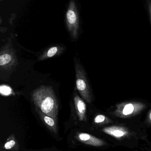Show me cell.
<instances>
[{
	"mask_svg": "<svg viewBox=\"0 0 151 151\" xmlns=\"http://www.w3.org/2000/svg\"><path fill=\"white\" fill-rule=\"evenodd\" d=\"M66 27L70 36L73 40L78 38L79 29V19L77 6L74 0L69 3L66 15Z\"/></svg>",
	"mask_w": 151,
	"mask_h": 151,
	"instance_id": "4",
	"label": "cell"
},
{
	"mask_svg": "<svg viewBox=\"0 0 151 151\" xmlns=\"http://www.w3.org/2000/svg\"><path fill=\"white\" fill-rule=\"evenodd\" d=\"M65 47L60 45L51 46L45 50L38 58L39 62L47 60L61 55L64 50Z\"/></svg>",
	"mask_w": 151,
	"mask_h": 151,
	"instance_id": "10",
	"label": "cell"
},
{
	"mask_svg": "<svg viewBox=\"0 0 151 151\" xmlns=\"http://www.w3.org/2000/svg\"><path fill=\"white\" fill-rule=\"evenodd\" d=\"M75 138L85 144L95 147H101L106 144L103 140L87 133H78L76 134Z\"/></svg>",
	"mask_w": 151,
	"mask_h": 151,
	"instance_id": "7",
	"label": "cell"
},
{
	"mask_svg": "<svg viewBox=\"0 0 151 151\" xmlns=\"http://www.w3.org/2000/svg\"><path fill=\"white\" fill-rule=\"evenodd\" d=\"M146 106L142 102H125L117 104L112 115L121 119H127L139 114L146 108Z\"/></svg>",
	"mask_w": 151,
	"mask_h": 151,
	"instance_id": "3",
	"label": "cell"
},
{
	"mask_svg": "<svg viewBox=\"0 0 151 151\" xmlns=\"http://www.w3.org/2000/svg\"><path fill=\"white\" fill-rule=\"evenodd\" d=\"M146 121L147 124L151 125V109L150 111H149L148 115H147Z\"/></svg>",
	"mask_w": 151,
	"mask_h": 151,
	"instance_id": "15",
	"label": "cell"
},
{
	"mask_svg": "<svg viewBox=\"0 0 151 151\" xmlns=\"http://www.w3.org/2000/svg\"><path fill=\"white\" fill-rule=\"evenodd\" d=\"M18 64L16 51L11 41L8 42L1 48L0 52V67L3 70H10Z\"/></svg>",
	"mask_w": 151,
	"mask_h": 151,
	"instance_id": "5",
	"label": "cell"
},
{
	"mask_svg": "<svg viewBox=\"0 0 151 151\" xmlns=\"http://www.w3.org/2000/svg\"><path fill=\"white\" fill-rule=\"evenodd\" d=\"M1 88H3V90L1 89V94L4 95H8L10 94L11 89L9 87H7L6 86H1Z\"/></svg>",
	"mask_w": 151,
	"mask_h": 151,
	"instance_id": "14",
	"label": "cell"
},
{
	"mask_svg": "<svg viewBox=\"0 0 151 151\" xmlns=\"http://www.w3.org/2000/svg\"><path fill=\"white\" fill-rule=\"evenodd\" d=\"M73 98L76 113L79 120L80 121H86L87 120V106L86 103L76 92H74V94Z\"/></svg>",
	"mask_w": 151,
	"mask_h": 151,
	"instance_id": "8",
	"label": "cell"
},
{
	"mask_svg": "<svg viewBox=\"0 0 151 151\" xmlns=\"http://www.w3.org/2000/svg\"><path fill=\"white\" fill-rule=\"evenodd\" d=\"M74 60L76 88L82 99L88 104H91L93 95L86 72L79 59L74 58Z\"/></svg>",
	"mask_w": 151,
	"mask_h": 151,
	"instance_id": "2",
	"label": "cell"
},
{
	"mask_svg": "<svg viewBox=\"0 0 151 151\" xmlns=\"http://www.w3.org/2000/svg\"><path fill=\"white\" fill-rule=\"evenodd\" d=\"M31 99L36 107L57 120L58 101L51 86L41 85L36 88L31 94Z\"/></svg>",
	"mask_w": 151,
	"mask_h": 151,
	"instance_id": "1",
	"label": "cell"
},
{
	"mask_svg": "<svg viewBox=\"0 0 151 151\" xmlns=\"http://www.w3.org/2000/svg\"><path fill=\"white\" fill-rule=\"evenodd\" d=\"M144 6L151 25V0H143Z\"/></svg>",
	"mask_w": 151,
	"mask_h": 151,
	"instance_id": "12",
	"label": "cell"
},
{
	"mask_svg": "<svg viewBox=\"0 0 151 151\" xmlns=\"http://www.w3.org/2000/svg\"><path fill=\"white\" fill-rule=\"evenodd\" d=\"M94 122L95 124L100 125L110 124L112 122V121L111 119L103 114L97 115L94 119Z\"/></svg>",
	"mask_w": 151,
	"mask_h": 151,
	"instance_id": "11",
	"label": "cell"
},
{
	"mask_svg": "<svg viewBox=\"0 0 151 151\" xmlns=\"http://www.w3.org/2000/svg\"><path fill=\"white\" fill-rule=\"evenodd\" d=\"M102 131L113 138L121 140L130 137L133 133L126 127L121 126H112L105 127Z\"/></svg>",
	"mask_w": 151,
	"mask_h": 151,
	"instance_id": "6",
	"label": "cell"
},
{
	"mask_svg": "<svg viewBox=\"0 0 151 151\" xmlns=\"http://www.w3.org/2000/svg\"><path fill=\"white\" fill-rule=\"evenodd\" d=\"M15 145H16V142L15 140H9L4 144V149L7 150H10L15 146Z\"/></svg>",
	"mask_w": 151,
	"mask_h": 151,
	"instance_id": "13",
	"label": "cell"
},
{
	"mask_svg": "<svg viewBox=\"0 0 151 151\" xmlns=\"http://www.w3.org/2000/svg\"><path fill=\"white\" fill-rule=\"evenodd\" d=\"M35 110L46 127L55 134H57L58 132L57 120L43 112L37 107H35Z\"/></svg>",
	"mask_w": 151,
	"mask_h": 151,
	"instance_id": "9",
	"label": "cell"
}]
</instances>
